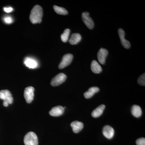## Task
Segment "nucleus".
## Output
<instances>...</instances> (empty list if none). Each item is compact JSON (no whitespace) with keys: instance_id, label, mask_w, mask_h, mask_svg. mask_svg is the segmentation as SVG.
<instances>
[{"instance_id":"nucleus-1","label":"nucleus","mask_w":145,"mask_h":145,"mask_svg":"<svg viewBox=\"0 0 145 145\" xmlns=\"http://www.w3.org/2000/svg\"><path fill=\"white\" fill-rule=\"evenodd\" d=\"M43 16V10L41 7L36 5L31 10L29 19L33 24L40 23Z\"/></svg>"},{"instance_id":"nucleus-2","label":"nucleus","mask_w":145,"mask_h":145,"mask_svg":"<svg viewBox=\"0 0 145 145\" xmlns=\"http://www.w3.org/2000/svg\"><path fill=\"white\" fill-rule=\"evenodd\" d=\"M24 142L25 145H38V137L34 132H28L25 136Z\"/></svg>"},{"instance_id":"nucleus-3","label":"nucleus","mask_w":145,"mask_h":145,"mask_svg":"<svg viewBox=\"0 0 145 145\" xmlns=\"http://www.w3.org/2000/svg\"><path fill=\"white\" fill-rule=\"evenodd\" d=\"M67 76L63 73H60L52 78L50 84L52 86H57L65 82Z\"/></svg>"},{"instance_id":"nucleus-4","label":"nucleus","mask_w":145,"mask_h":145,"mask_svg":"<svg viewBox=\"0 0 145 145\" xmlns=\"http://www.w3.org/2000/svg\"><path fill=\"white\" fill-rule=\"evenodd\" d=\"M34 88L33 87L29 86L25 89L24 96L27 103H30L34 99Z\"/></svg>"},{"instance_id":"nucleus-5","label":"nucleus","mask_w":145,"mask_h":145,"mask_svg":"<svg viewBox=\"0 0 145 145\" xmlns=\"http://www.w3.org/2000/svg\"><path fill=\"white\" fill-rule=\"evenodd\" d=\"M0 99L4 101V102H7L8 104H11L13 103V99L12 94L8 90H2L0 91Z\"/></svg>"},{"instance_id":"nucleus-6","label":"nucleus","mask_w":145,"mask_h":145,"mask_svg":"<svg viewBox=\"0 0 145 145\" xmlns=\"http://www.w3.org/2000/svg\"><path fill=\"white\" fill-rule=\"evenodd\" d=\"M73 55L72 54H67L64 55L61 61L59 66V69H62L66 67L72 62Z\"/></svg>"},{"instance_id":"nucleus-7","label":"nucleus","mask_w":145,"mask_h":145,"mask_svg":"<svg viewBox=\"0 0 145 145\" xmlns=\"http://www.w3.org/2000/svg\"><path fill=\"white\" fill-rule=\"evenodd\" d=\"M89 13L84 12L82 14V19L86 26L89 29H92L94 27L93 20L89 16Z\"/></svg>"},{"instance_id":"nucleus-8","label":"nucleus","mask_w":145,"mask_h":145,"mask_svg":"<svg viewBox=\"0 0 145 145\" xmlns=\"http://www.w3.org/2000/svg\"><path fill=\"white\" fill-rule=\"evenodd\" d=\"M65 108L62 106H58L52 108L49 111V114L53 117H59L63 114Z\"/></svg>"},{"instance_id":"nucleus-9","label":"nucleus","mask_w":145,"mask_h":145,"mask_svg":"<svg viewBox=\"0 0 145 145\" xmlns=\"http://www.w3.org/2000/svg\"><path fill=\"white\" fill-rule=\"evenodd\" d=\"M118 33L120 39H121V42L122 45L124 47L127 49H128L130 47L131 44L127 40H126L125 38V32L122 29H119L118 30Z\"/></svg>"},{"instance_id":"nucleus-10","label":"nucleus","mask_w":145,"mask_h":145,"mask_svg":"<svg viewBox=\"0 0 145 145\" xmlns=\"http://www.w3.org/2000/svg\"><path fill=\"white\" fill-rule=\"evenodd\" d=\"M103 133L104 136L108 139H111L114 135V131L113 128L109 125H106L103 129Z\"/></svg>"},{"instance_id":"nucleus-11","label":"nucleus","mask_w":145,"mask_h":145,"mask_svg":"<svg viewBox=\"0 0 145 145\" xmlns=\"http://www.w3.org/2000/svg\"><path fill=\"white\" fill-rule=\"evenodd\" d=\"M108 54V51L105 48H101L99 50L98 53V59L99 63L102 64H105V63L106 59Z\"/></svg>"},{"instance_id":"nucleus-12","label":"nucleus","mask_w":145,"mask_h":145,"mask_svg":"<svg viewBox=\"0 0 145 145\" xmlns=\"http://www.w3.org/2000/svg\"><path fill=\"white\" fill-rule=\"evenodd\" d=\"M71 126L72 127L73 132L77 133L80 132L83 129L84 127V124L82 122L74 121L71 123Z\"/></svg>"},{"instance_id":"nucleus-13","label":"nucleus","mask_w":145,"mask_h":145,"mask_svg":"<svg viewBox=\"0 0 145 145\" xmlns=\"http://www.w3.org/2000/svg\"><path fill=\"white\" fill-rule=\"evenodd\" d=\"M105 108V105H101L92 111L91 112V116L94 118H98L100 117L103 114Z\"/></svg>"},{"instance_id":"nucleus-14","label":"nucleus","mask_w":145,"mask_h":145,"mask_svg":"<svg viewBox=\"0 0 145 145\" xmlns=\"http://www.w3.org/2000/svg\"><path fill=\"white\" fill-rule=\"evenodd\" d=\"M100 89L97 87H93L89 89L88 91L84 93V96L86 99H90L93 96L95 93L99 92Z\"/></svg>"},{"instance_id":"nucleus-15","label":"nucleus","mask_w":145,"mask_h":145,"mask_svg":"<svg viewBox=\"0 0 145 145\" xmlns=\"http://www.w3.org/2000/svg\"><path fill=\"white\" fill-rule=\"evenodd\" d=\"M24 62L25 65L29 68H36L38 66V63L36 60L29 57L25 58Z\"/></svg>"},{"instance_id":"nucleus-16","label":"nucleus","mask_w":145,"mask_h":145,"mask_svg":"<svg viewBox=\"0 0 145 145\" xmlns=\"http://www.w3.org/2000/svg\"><path fill=\"white\" fill-rule=\"evenodd\" d=\"M91 71L93 73H96V74L100 73L102 71V68L101 65L95 60H93L91 62Z\"/></svg>"},{"instance_id":"nucleus-17","label":"nucleus","mask_w":145,"mask_h":145,"mask_svg":"<svg viewBox=\"0 0 145 145\" xmlns=\"http://www.w3.org/2000/svg\"><path fill=\"white\" fill-rule=\"evenodd\" d=\"M82 40V36L80 34L78 33H74L71 35L69 42L70 44L75 45L80 42Z\"/></svg>"},{"instance_id":"nucleus-18","label":"nucleus","mask_w":145,"mask_h":145,"mask_svg":"<svg viewBox=\"0 0 145 145\" xmlns=\"http://www.w3.org/2000/svg\"><path fill=\"white\" fill-rule=\"evenodd\" d=\"M131 113L133 116L137 118L141 117L142 114V110L141 107L137 105H134L131 108Z\"/></svg>"},{"instance_id":"nucleus-19","label":"nucleus","mask_w":145,"mask_h":145,"mask_svg":"<svg viewBox=\"0 0 145 145\" xmlns=\"http://www.w3.org/2000/svg\"><path fill=\"white\" fill-rule=\"evenodd\" d=\"M53 8H54V11L57 14L61 15H66L68 14L67 10L65 8H63V7L54 5L53 6Z\"/></svg>"},{"instance_id":"nucleus-20","label":"nucleus","mask_w":145,"mask_h":145,"mask_svg":"<svg viewBox=\"0 0 145 145\" xmlns=\"http://www.w3.org/2000/svg\"><path fill=\"white\" fill-rule=\"evenodd\" d=\"M70 33V30L69 29H65L63 33L61 35V39L63 42H66L67 41Z\"/></svg>"},{"instance_id":"nucleus-21","label":"nucleus","mask_w":145,"mask_h":145,"mask_svg":"<svg viewBox=\"0 0 145 145\" xmlns=\"http://www.w3.org/2000/svg\"><path fill=\"white\" fill-rule=\"evenodd\" d=\"M138 84L140 85L144 86L145 85V74L144 73L142 75L139 77L137 81Z\"/></svg>"},{"instance_id":"nucleus-22","label":"nucleus","mask_w":145,"mask_h":145,"mask_svg":"<svg viewBox=\"0 0 145 145\" xmlns=\"http://www.w3.org/2000/svg\"><path fill=\"white\" fill-rule=\"evenodd\" d=\"M137 145H145V139L144 137L139 138L136 140Z\"/></svg>"},{"instance_id":"nucleus-23","label":"nucleus","mask_w":145,"mask_h":145,"mask_svg":"<svg viewBox=\"0 0 145 145\" xmlns=\"http://www.w3.org/2000/svg\"><path fill=\"white\" fill-rule=\"evenodd\" d=\"M4 21L5 23L7 24H11L13 22V20H12V18L10 17H8H8H5L4 19Z\"/></svg>"},{"instance_id":"nucleus-24","label":"nucleus","mask_w":145,"mask_h":145,"mask_svg":"<svg viewBox=\"0 0 145 145\" xmlns=\"http://www.w3.org/2000/svg\"><path fill=\"white\" fill-rule=\"evenodd\" d=\"M4 10L5 12H7V13H10V12H12V10H13V8L11 7H5L4 8Z\"/></svg>"},{"instance_id":"nucleus-25","label":"nucleus","mask_w":145,"mask_h":145,"mask_svg":"<svg viewBox=\"0 0 145 145\" xmlns=\"http://www.w3.org/2000/svg\"><path fill=\"white\" fill-rule=\"evenodd\" d=\"M3 105L4 106L7 107L8 106V104L7 102H3Z\"/></svg>"}]
</instances>
